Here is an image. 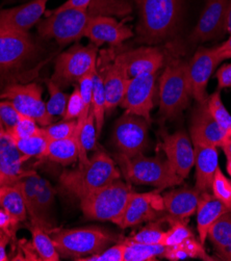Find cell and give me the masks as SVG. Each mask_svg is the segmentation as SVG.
<instances>
[{
    "label": "cell",
    "mask_w": 231,
    "mask_h": 261,
    "mask_svg": "<svg viewBox=\"0 0 231 261\" xmlns=\"http://www.w3.org/2000/svg\"><path fill=\"white\" fill-rule=\"evenodd\" d=\"M39 54L29 32L0 28V82H7V87L30 82L40 69L36 66Z\"/></svg>",
    "instance_id": "obj_1"
},
{
    "label": "cell",
    "mask_w": 231,
    "mask_h": 261,
    "mask_svg": "<svg viewBox=\"0 0 231 261\" xmlns=\"http://www.w3.org/2000/svg\"><path fill=\"white\" fill-rule=\"evenodd\" d=\"M121 178L115 160L102 150H97L89 162L75 170H66L60 176L62 189L80 201L88 195Z\"/></svg>",
    "instance_id": "obj_2"
},
{
    "label": "cell",
    "mask_w": 231,
    "mask_h": 261,
    "mask_svg": "<svg viewBox=\"0 0 231 261\" xmlns=\"http://www.w3.org/2000/svg\"><path fill=\"white\" fill-rule=\"evenodd\" d=\"M139 9L138 41L154 45L172 38L181 20L183 0H135Z\"/></svg>",
    "instance_id": "obj_3"
},
{
    "label": "cell",
    "mask_w": 231,
    "mask_h": 261,
    "mask_svg": "<svg viewBox=\"0 0 231 261\" xmlns=\"http://www.w3.org/2000/svg\"><path fill=\"white\" fill-rule=\"evenodd\" d=\"M114 160L130 184L153 187L161 192L182 185L185 180L161 156H146L144 153L127 156L117 152Z\"/></svg>",
    "instance_id": "obj_4"
},
{
    "label": "cell",
    "mask_w": 231,
    "mask_h": 261,
    "mask_svg": "<svg viewBox=\"0 0 231 261\" xmlns=\"http://www.w3.org/2000/svg\"><path fill=\"white\" fill-rule=\"evenodd\" d=\"M192 90L189 77V63L170 58L160 78V114L164 120L181 117L189 107Z\"/></svg>",
    "instance_id": "obj_5"
},
{
    "label": "cell",
    "mask_w": 231,
    "mask_h": 261,
    "mask_svg": "<svg viewBox=\"0 0 231 261\" xmlns=\"http://www.w3.org/2000/svg\"><path fill=\"white\" fill-rule=\"evenodd\" d=\"M51 234L60 256L74 260L100 253L117 241L114 233L99 227L64 229Z\"/></svg>",
    "instance_id": "obj_6"
},
{
    "label": "cell",
    "mask_w": 231,
    "mask_h": 261,
    "mask_svg": "<svg viewBox=\"0 0 231 261\" xmlns=\"http://www.w3.org/2000/svg\"><path fill=\"white\" fill-rule=\"evenodd\" d=\"M133 193L130 185L117 179L81 200L83 215L88 220L116 224Z\"/></svg>",
    "instance_id": "obj_7"
},
{
    "label": "cell",
    "mask_w": 231,
    "mask_h": 261,
    "mask_svg": "<svg viewBox=\"0 0 231 261\" xmlns=\"http://www.w3.org/2000/svg\"><path fill=\"white\" fill-rule=\"evenodd\" d=\"M95 16L92 10H54L38 23L42 38L55 39L61 45L79 41L84 37L90 19Z\"/></svg>",
    "instance_id": "obj_8"
},
{
    "label": "cell",
    "mask_w": 231,
    "mask_h": 261,
    "mask_svg": "<svg viewBox=\"0 0 231 261\" xmlns=\"http://www.w3.org/2000/svg\"><path fill=\"white\" fill-rule=\"evenodd\" d=\"M98 48L92 43L87 46L75 44L63 52L56 61L51 81L62 89L76 83L79 84L85 75L96 70Z\"/></svg>",
    "instance_id": "obj_9"
},
{
    "label": "cell",
    "mask_w": 231,
    "mask_h": 261,
    "mask_svg": "<svg viewBox=\"0 0 231 261\" xmlns=\"http://www.w3.org/2000/svg\"><path fill=\"white\" fill-rule=\"evenodd\" d=\"M42 92V88L36 83L14 84L0 92V100L11 102L19 114L29 116L42 127H46L53 124L54 117L47 112Z\"/></svg>",
    "instance_id": "obj_10"
},
{
    "label": "cell",
    "mask_w": 231,
    "mask_h": 261,
    "mask_svg": "<svg viewBox=\"0 0 231 261\" xmlns=\"http://www.w3.org/2000/svg\"><path fill=\"white\" fill-rule=\"evenodd\" d=\"M149 125L144 118L125 112L113 130V144L118 152L127 156L144 153L148 147Z\"/></svg>",
    "instance_id": "obj_11"
},
{
    "label": "cell",
    "mask_w": 231,
    "mask_h": 261,
    "mask_svg": "<svg viewBox=\"0 0 231 261\" xmlns=\"http://www.w3.org/2000/svg\"><path fill=\"white\" fill-rule=\"evenodd\" d=\"M157 74H142L130 80L120 106L125 112L144 118L151 123V112L154 108L157 92Z\"/></svg>",
    "instance_id": "obj_12"
},
{
    "label": "cell",
    "mask_w": 231,
    "mask_h": 261,
    "mask_svg": "<svg viewBox=\"0 0 231 261\" xmlns=\"http://www.w3.org/2000/svg\"><path fill=\"white\" fill-rule=\"evenodd\" d=\"M165 212L164 199L159 190L143 194L134 192L116 225L122 229H126L146 222H153L158 220Z\"/></svg>",
    "instance_id": "obj_13"
},
{
    "label": "cell",
    "mask_w": 231,
    "mask_h": 261,
    "mask_svg": "<svg viewBox=\"0 0 231 261\" xmlns=\"http://www.w3.org/2000/svg\"><path fill=\"white\" fill-rule=\"evenodd\" d=\"M223 60L218 55L216 47H200L192 60L189 62V77L192 90V97L197 103L208 99V85L216 68Z\"/></svg>",
    "instance_id": "obj_14"
},
{
    "label": "cell",
    "mask_w": 231,
    "mask_h": 261,
    "mask_svg": "<svg viewBox=\"0 0 231 261\" xmlns=\"http://www.w3.org/2000/svg\"><path fill=\"white\" fill-rule=\"evenodd\" d=\"M228 5L229 0H205V7L190 41L196 44L222 38L227 32Z\"/></svg>",
    "instance_id": "obj_15"
},
{
    "label": "cell",
    "mask_w": 231,
    "mask_h": 261,
    "mask_svg": "<svg viewBox=\"0 0 231 261\" xmlns=\"http://www.w3.org/2000/svg\"><path fill=\"white\" fill-rule=\"evenodd\" d=\"M84 37L97 47L109 44L113 47L134 37V33L124 21H118L112 16H93L86 28Z\"/></svg>",
    "instance_id": "obj_16"
},
{
    "label": "cell",
    "mask_w": 231,
    "mask_h": 261,
    "mask_svg": "<svg viewBox=\"0 0 231 261\" xmlns=\"http://www.w3.org/2000/svg\"><path fill=\"white\" fill-rule=\"evenodd\" d=\"M163 149L175 173L183 179L188 178L195 166L194 144L186 132H177L173 135L162 134Z\"/></svg>",
    "instance_id": "obj_17"
},
{
    "label": "cell",
    "mask_w": 231,
    "mask_h": 261,
    "mask_svg": "<svg viewBox=\"0 0 231 261\" xmlns=\"http://www.w3.org/2000/svg\"><path fill=\"white\" fill-rule=\"evenodd\" d=\"M97 66L101 71L107 99V113L111 114L118 106H120L124 97L126 87L130 82L125 63L121 54L117 55L112 63L101 66L97 62Z\"/></svg>",
    "instance_id": "obj_18"
},
{
    "label": "cell",
    "mask_w": 231,
    "mask_h": 261,
    "mask_svg": "<svg viewBox=\"0 0 231 261\" xmlns=\"http://www.w3.org/2000/svg\"><path fill=\"white\" fill-rule=\"evenodd\" d=\"M190 134L193 144L211 145L215 147H221L226 138L225 130L219 126L210 114L207 100L198 103L194 109L191 118Z\"/></svg>",
    "instance_id": "obj_19"
},
{
    "label": "cell",
    "mask_w": 231,
    "mask_h": 261,
    "mask_svg": "<svg viewBox=\"0 0 231 261\" xmlns=\"http://www.w3.org/2000/svg\"><path fill=\"white\" fill-rule=\"evenodd\" d=\"M49 0L32 2L8 10L0 11V28L15 32H29L38 24L46 11Z\"/></svg>",
    "instance_id": "obj_20"
},
{
    "label": "cell",
    "mask_w": 231,
    "mask_h": 261,
    "mask_svg": "<svg viewBox=\"0 0 231 261\" xmlns=\"http://www.w3.org/2000/svg\"><path fill=\"white\" fill-rule=\"evenodd\" d=\"M121 57L130 78L147 73L157 74L165 62L164 52L160 48L152 46H143L122 52Z\"/></svg>",
    "instance_id": "obj_21"
},
{
    "label": "cell",
    "mask_w": 231,
    "mask_h": 261,
    "mask_svg": "<svg viewBox=\"0 0 231 261\" xmlns=\"http://www.w3.org/2000/svg\"><path fill=\"white\" fill-rule=\"evenodd\" d=\"M28 160L17 148L13 138L4 132L0 137V175L7 187L14 186L27 175L28 172L22 171V165Z\"/></svg>",
    "instance_id": "obj_22"
},
{
    "label": "cell",
    "mask_w": 231,
    "mask_h": 261,
    "mask_svg": "<svg viewBox=\"0 0 231 261\" xmlns=\"http://www.w3.org/2000/svg\"><path fill=\"white\" fill-rule=\"evenodd\" d=\"M196 189L201 193L211 192L213 179L219 168L218 147L203 144H194Z\"/></svg>",
    "instance_id": "obj_23"
},
{
    "label": "cell",
    "mask_w": 231,
    "mask_h": 261,
    "mask_svg": "<svg viewBox=\"0 0 231 261\" xmlns=\"http://www.w3.org/2000/svg\"><path fill=\"white\" fill-rule=\"evenodd\" d=\"M201 192L196 188H182L167 192L164 196L166 212L174 219L187 220L196 211Z\"/></svg>",
    "instance_id": "obj_24"
},
{
    "label": "cell",
    "mask_w": 231,
    "mask_h": 261,
    "mask_svg": "<svg viewBox=\"0 0 231 261\" xmlns=\"http://www.w3.org/2000/svg\"><path fill=\"white\" fill-rule=\"evenodd\" d=\"M231 211L224 203L218 200L211 192L201 193L197 206V230L199 242L204 245L212 225L225 213Z\"/></svg>",
    "instance_id": "obj_25"
},
{
    "label": "cell",
    "mask_w": 231,
    "mask_h": 261,
    "mask_svg": "<svg viewBox=\"0 0 231 261\" xmlns=\"http://www.w3.org/2000/svg\"><path fill=\"white\" fill-rule=\"evenodd\" d=\"M56 190L50 182L40 177L37 195V217L33 225L39 226L49 234L53 232L54 227V205L56 200Z\"/></svg>",
    "instance_id": "obj_26"
},
{
    "label": "cell",
    "mask_w": 231,
    "mask_h": 261,
    "mask_svg": "<svg viewBox=\"0 0 231 261\" xmlns=\"http://www.w3.org/2000/svg\"><path fill=\"white\" fill-rule=\"evenodd\" d=\"M46 159L50 162L69 166L79 160V143L76 137L64 140L48 141L46 149L40 160Z\"/></svg>",
    "instance_id": "obj_27"
},
{
    "label": "cell",
    "mask_w": 231,
    "mask_h": 261,
    "mask_svg": "<svg viewBox=\"0 0 231 261\" xmlns=\"http://www.w3.org/2000/svg\"><path fill=\"white\" fill-rule=\"evenodd\" d=\"M208 239L220 258L231 261V211L222 215L212 225Z\"/></svg>",
    "instance_id": "obj_28"
},
{
    "label": "cell",
    "mask_w": 231,
    "mask_h": 261,
    "mask_svg": "<svg viewBox=\"0 0 231 261\" xmlns=\"http://www.w3.org/2000/svg\"><path fill=\"white\" fill-rule=\"evenodd\" d=\"M0 208H3L16 222L20 223L25 221L28 210L25 205L21 181H18L14 186L7 187L6 192L0 198Z\"/></svg>",
    "instance_id": "obj_29"
},
{
    "label": "cell",
    "mask_w": 231,
    "mask_h": 261,
    "mask_svg": "<svg viewBox=\"0 0 231 261\" xmlns=\"http://www.w3.org/2000/svg\"><path fill=\"white\" fill-rule=\"evenodd\" d=\"M162 257L170 261L186 260L188 258H197L205 261L215 260L214 257L207 253V251L203 248V245L196 241L195 238H191L176 246L166 247Z\"/></svg>",
    "instance_id": "obj_30"
},
{
    "label": "cell",
    "mask_w": 231,
    "mask_h": 261,
    "mask_svg": "<svg viewBox=\"0 0 231 261\" xmlns=\"http://www.w3.org/2000/svg\"><path fill=\"white\" fill-rule=\"evenodd\" d=\"M92 113L94 114V117H95L97 136L99 137L101 135L102 128H104V125H105V118L107 114V99H106L104 78H102V74L98 66L94 75Z\"/></svg>",
    "instance_id": "obj_31"
},
{
    "label": "cell",
    "mask_w": 231,
    "mask_h": 261,
    "mask_svg": "<svg viewBox=\"0 0 231 261\" xmlns=\"http://www.w3.org/2000/svg\"><path fill=\"white\" fill-rule=\"evenodd\" d=\"M77 143H79V161L80 166H83L89 162V151H92L96 146V140L98 138L96 130V122L94 114L90 113L88 119L79 130L76 135Z\"/></svg>",
    "instance_id": "obj_32"
},
{
    "label": "cell",
    "mask_w": 231,
    "mask_h": 261,
    "mask_svg": "<svg viewBox=\"0 0 231 261\" xmlns=\"http://www.w3.org/2000/svg\"><path fill=\"white\" fill-rule=\"evenodd\" d=\"M33 247L42 261H59L60 254L54 244L53 239L47 231L39 226L33 225Z\"/></svg>",
    "instance_id": "obj_33"
},
{
    "label": "cell",
    "mask_w": 231,
    "mask_h": 261,
    "mask_svg": "<svg viewBox=\"0 0 231 261\" xmlns=\"http://www.w3.org/2000/svg\"><path fill=\"white\" fill-rule=\"evenodd\" d=\"M125 244L124 261H154L162 257L166 247L163 245H144L122 242Z\"/></svg>",
    "instance_id": "obj_34"
},
{
    "label": "cell",
    "mask_w": 231,
    "mask_h": 261,
    "mask_svg": "<svg viewBox=\"0 0 231 261\" xmlns=\"http://www.w3.org/2000/svg\"><path fill=\"white\" fill-rule=\"evenodd\" d=\"M39 180L40 176L34 171L28 172L27 175L20 180L22 185L25 205H27L28 213L31 216L32 223L36 220L37 217V195Z\"/></svg>",
    "instance_id": "obj_35"
},
{
    "label": "cell",
    "mask_w": 231,
    "mask_h": 261,
    "mask_svg": "<svg viewBox=\"0 0 231 261\" xmlns=\"http://www.w3.org/2000/svg\"><path fill=\"white\" fill-rule=\"evenodd\" d=\"M48 92H49V100L46 103L47 112L51 117H64L69 96L63 92V89L59 87L56 83L51 80L46 81Z\"/></svg>",
    "instance_id": "obj_36"
},
{
    "label": "cell",
    "mask_w": 231,
    "mask_h": 261,
    "mask_svg": "<svg viewBox=\"0 0 231 261\" xmlns=\"http://www.w3.org/2000/svg\"><path fill=\"white\" fill-rule=\"evenodd\" d=\"M13 140L17 148L20 150V152L24 156H27L29 160L31 158L40 159L42 154L44 153L48 143V140L43 134V128H42V132L36 136L30 137V138H24V139L13 138Z\"/></svg>",
    "instance_id": "obj_37"
},
{
    "label": "cell",
    "mask_w": 231,
    "mask_h": 261,
    "mask_svg": "<svg viewBox=\"0 0 231 261\" xmlns=\"http://www.w3.org/2000/svg\"><path fill=\"white\" fill-rule=\"evenodd\" d=\"M207 106L210 114L219 126L227 133L231 129V115L222 102L220 91H216L207 99Z\"/></svg>",
    "instance_id": "obj_38"
},
{
    "label": "cell",
    "mask_w": 231,
    "mask_h": 261,
    "mask_svg": "<svg viewBox=\"0 0 231 261\" xmlns=\"http://www.w3.org/2000/svg\"><path fill=\"white\" fill-rule=\"evenodd\" d=\"M166 231L161 227V223H152L147 227L141 229L132 238L125 240L124 242L137 243L144 245H163L165 242Z\"/></svg>",
    "instance_id": "obj_39"
},
{
    "label": "cell",
    "mask_w": 231,
    "mask_h": 261,
    "mask_svg": "<svg viewBox=\"0 0 231 261\" xmlns=\"http://www.w3.org/2000/svg\"><path fill=\"white\" fill-rule=\"evenodd\" d=\"M171 227L166 231L165 236V247H171L182 244L183 242L194 238V234L191 229L184 223V220H178L171 217L170 219Z\"/></svg>",
    "instance_id": "obj_40"
},
{
    "label": "cell",
    "mask_w": 231,
    "mask_h": 261,
    "mask_svg": "<svg viewBox=\"0 0 231 261\" xmlns=\"http://www.w3.org/2000/svg\"><path fill=\"white\" fill-rule=\"evenodd\" d=\"M42 128L43 134L48 141L69 139L76 137L77 120H63L57 124H51Z\"/></svg>",
    "instance_id": "obj_41"
},
{
    "label": "cell",
    "mask_w": 231,
    "mask_h": 261,
    "mask_svg": "<svg viewBox=\"0 0 231 261\" xmlns=\"http://www.w3.org/2000/svg\"><path fill=\"white\" fill-rule=\"evenodd\" d=\"M212 194L231 210V180H229L220 167L217 169L211 189Z\"/></svg>",
    "instance_id": "obj_42"
},
{
    "label": "cell",
    "mask_w": 231,
    "mask_h": 261,
    "mask_svg": "<svg viewBox=\"0 0 231 261\" xmlns=\"http://www.w3.org/2000/svg\"><path fill=\"white\" fill-rule=\"evenodd\" d=\"M41 132H42V127L38 126V123L36 120H34L29 116L20 114L17 124L10 130V132H7V133L13 138L24 139V138H30V137L36 136Z\"/></svg>",
    "instance_id": "obj_43"
},
{
    "label": "cell",
    "mask_w": 231,
    "mask_h": 261,
    "mask_svg": "<svg viewBox=\"0 0 231 261\" xmlns=\"http://www.w3.org/2000/svg\"><path fill=\"white\" fill-rule=\"evenodd\" d=\"M125 244L120 243L107 248L100 253L80 258L77 261H124Z\"/></svg>",
    "instance_id": "obj_44"
},
{
    "label": "cell",
    "mask_w": 231,
    "mask_h": 261,
    "mask_svg": "<svg viewBox=\"0 0 231 261\" xmlns=\"http://www.w3.org/2000/svg\"><path fill=\"white\" fill-rule=\"evenodd\" d=\"M20 114L13 104L7 100L0 101V128L5 132L10 130L17 124Z\"/></svg>",
    "instance_id": "obj_45"
},
{
    "label": "cell",
    "mask_w": 231,
    "mask_h": 261,
    "mask_svg": "<svg viewBox=\"0 0 231 261\" xmlns=\"http://www.w3.org/2000/svg\"><path fill=\"white\" fill-rule=\"evenodd\" d=\"M83 99L81 92L79 90V87L75 88L72 94L69 96L68 103L65 115L63 117L64 120H77L80 118L82 112H83Z\"/></svg>",
    "instance_id": "obj_46"
},
{
    "label": "cell",
    "mask_w": 231,
    "mask_h": 261,
    "mask_svg": "<svg viewBox=\"0 0 231 261\" xmlns=\"http://www.w3.org/2000/svg\"><path fill=\"white\" fill-rule=\"evenodd\" d=\"M18 222L13 220L11 216L6 213L3 208H0V232L6 233L11 239L15 236L18 226Z\"/></svg>",
    "instance_id": "obj_47"
},
{
    "label": "cell",
    "mask_w": 231,
    "mask_h": 261,
    "mask_svg": "<svg viewBox=\"0 0 231 261\" xmlns=\"http://www.w3.org/2000/svg\"><path fill=\"white\" fill-rule=\"evenodd\" d=\"M216 76L219 90L231 88V63L221 66L218 69Z\"/></svg>",
    "instance_id": "obj_48"
},
{
    "label": "cell",
    "mask_w": 231,
    "mask_h": 261,
    "mask_svg": "<svg viewBox=\"0 0 231 261\" xmlns=\"http://www.w3.org/2000/svg\"><path fill=\"white\" fill-rule=\"evenodd\" d=\"M93 0H67L61 7L57 10H68V9H75V10H88L91 6Z\"/></svg>",
    "instance_id": "obj_49"
},
{
    "label": "cell",
    "mask_w": 231,
    "mask_h": 261,
    "mask_svg": "<svg viewBox=\"0 0 231 261\" xmlns=\"http://www.w3.org/2000/svg\"><path fill=\"white\" fill-rule=\"evenodd\" d=\"M216 50L223 61L231 59V36L226 42L219 46H216Z\"/></svg>",
    "instance_id": "obj_50"
},
{
    "label": "cell",
    "mask_w": 231,
    "mask_h": 261,
    "mask_svg": "<svg viewBox=\"0 0 231 261\" xmlns=\"http://www.w3.org/2000/svg\"><path fill=\"white\" fill-rule=\"evenodd\" d=\"M11 238L7 234H0V261H7L8 255H7V246L9 245Z\"/></svg>",
    "instance_id": "obj_51"
},
{
    "label": "cell",
    "mask_w": 231,
    "mask_h": 261,
    "mask_svg": "<svg viewBox=\"0 0 231 261\" xmlns=\"http://www.w3.org/2000/svg\"><path fill=\"white\" fill-rule=\"evenodd\" d=\"M221 148L224 151L226 159H231V135L226 134V138L224 139Z\"/></svg>",
    "instance_id": "obj_52"
},
{
    "label": "cell",
    "mask_w": 231,
    "mask_h": 261,
    "mask_svg": "<svg viewBox=\"0 0 231 261\" xmlns=\"http://www.w3.org/2000/svg\"><path fill=\"white\" fill-rule=\"evenodd\" d=\"M227 32L231 36V0H229V5H228V14H227Z\"/></svg>",
    "instance_id": "obj_53"
},
{
    "label": "cell",
    "mask_w": 231,
    "mask_h": 261,
    "mask_svg": "<svg viewBox=\"0 0 231 261\" xmlns=\"http://www.w3.org/2000/svg\"><path fill=\"white\" fill-rule=\"evenodd\" d=\"M226 170H227V173L229 174V176L231 177V159H227V163H226Z\"/></svg>",
    "instance_id": "obj_54"
},
{
    "label": "cell",
    "mask_w": 231,
    "mask_h": 261,
    "mask_svg": "<svg viewBox=\"0 0 231 261\" xmlns=\"http://www.w3.org/2000/svg\"><path fill=\"white\" fill-rule=\"evenodd\" d=\"M3 187H7V185H6V181H5L4 177L0 175V188H3Z\"/></svg>",
    "instance_id": "obj_55"
},
{
    "label": "cell",
    "mask_w": 231,
    "mask_h": 261,
    "mask_svg": "<svg viewBox=\"0 0 231 261\" xmlns=\"http://www.w3.org/2000/svg\"><path fill=\"white\" fill-rule=\"evenodd\" d=\"M6 189H7V187H3V188H0V198H2V197H3L4 193L6 192ZM0 234H6V233H3V232H0Z\"/></svg>",
    "instance_id": "obj_56"
},
{
    "label": "cell",
    "mask_w": 231,
    "mask_h": 261,
    "mask_svg": "<svg viewBox=\"0 0 231 261\" xmlns=\"http://www.w3.org/2000/svg\"><path fill=\"white\" fill-rule=\"evenodd\" d=\"M5 132V130H3L2 128H0V137H2V135H3V133Z\"/></svg>",
    "instance_id": "obj_57"
},
{
    "label": "cell",
    "mask_w": 231,
    "mask_h": 261,
    "mask_svg": "<svg viewBox=\"0 0 231 261\" xmlns=\"http://www.w3.org/2000/svg\"><path fill=\"white\" fill-rule=\"evenodd\" d=\"M226 134H228V135H231V129H230V130H228V132H227Z\"/></svg>",
    "instance_id": "obj_58"
}]
</instances>
